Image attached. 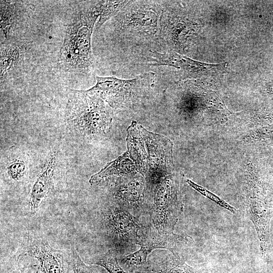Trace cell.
I'll list each match as a JSON object with an SVG mask.
<instances>
[{
  "label": "cell",
  "instance_id": "2",
  "mask_svg": "<svg viewBox=\"0 0 273 273\" xmlns=\"http://www.w3.org/2000/svg\"><path fill=\"white\" fill-rule=\"evenodd\" d=\"M66 116L68 123L82 134L105 133L111 127L110 109L102 98L88 90H71Z\"/></svg>",
  "mask_w": 273,
  "mask_h": 273
},
{
  "label": "cell",
  "instance_id": "21",
  "mask_svg": "<svg viewBox=\"0 0 273 273\" xmlns=\"http://www.w3.org/2000/svg\"><path fill=\"white\" fill-rule=\"evenodd\" d=\"M70 255L73 273H98L94 268L83 262L74 248L72 249Z\"/></svg>",
  "mask_w": 273,
  "mask_h": 273
},
{
  "label": "cell",
  "instance_id": "8",
  "mask_svg": "<svg viewBox=\"0 0 273 273\" xmlns=\"http://www.w3.org/2000/svg\"><path fill=\"white\" fill-rule=\"evenodd\" d=\"M29 256L38 262L35 273H68L71 268L70 255L52 247L44 240L32 243L19 257Z\"/></svg>",
  "mask_w": 273,
  "mask_h": 273
},
{
  "label": "cell",
  "instance_id": "1",
  "mask_svg": "<svg viewBox=\"0 0 273 273\" xmlns=\"http://www.w3.org/2000/svg\"><path fill=\"white\" fill-rule=\"evenodd\" d=\"M101 1L75 14L66 26L60 60L68 69L88 72L94 66L92 34L99 16Z\"/></svg>",
  "mask_w": 273,
  "mask_h": 273
},
{
  "label": "cell",
  "instance_id": "4",
  "mask_svg": "<svg viewBox=\"0 0 273 273\" xmlns=\"http://www.w3.org/2000/svg\"><path fill=\"white\" fill-rule=\"evenodd\" d=\"M178 184L174 175L164 177L158 183L149 210L148 225L160 233H172L183 210Z\"/></svg>",
  "mask_w": 273,
  "mask_h": 273
},
{
  "label": "cell",
  "instance_id": "20",
  "mask_svg": "<svg viewBox=\"0 0 273 273\" xmlns=\"http://www.w3.org/2000/svg\"><path fill=\"white\" fill-rule=\"evenodd\" d=\"M187 182L193 188L199 192L202 195L214 201L215 203L218 204L219 206L228 209L229 211H230L233 213H235L237 212V210L235 207H233L232 206L228 204L227 202H226L215 194H213L211 192L209 191L204 187L196 184L190 179H187Z\"/></svg>",
  "mask_w": 273,
  "mask_h": 273
},
{
  "label": "cell",
  "instance_id": "14",
  "mask_svg": "<svg viewBox=\"0 0 273 273\" xmlns=\"http://www.w3.org/2000/svg\"><path fill=\"white\" fill-rule=\"evenodd\" d=\"M129 156L128 153L125 152L115 160L108 163L100 171L90 177L89 184L92 186L96 185L112 176L134 174L138 170Z\"/></svg>",
  "mask_w": 273,
  "mask_h": 273
},
{
  "label": "cell",
  "instance_id": "9",
  "mask_svg": "<svg viewBox=\"0 0 273 273\" xmlns=\"http://www.w3.org/2000/svg\"><path fill=\"white\" fill-rule=\"evenodd\" d=\"M138 129L146 144L150 168L158 176H165L173 166L172 144L166 137L150 132L142 125Z\"/></svg>",
  "mask_w": 273,
  "mask_h": 273
},
{
  "label": "cell",
  "instance_id": "10",
  "mask_svg": "<svg viewBox=\"0 0 273 273\" xmlns=\"http://www.w3.org/2000/svg\"><path fill=\"white\" fill-rule=\"evenodd\" d=\"M152 65L168 66L180 69L190 75L196 76L222 69L223 64H209L197 61L175 52H152Z\"/></svg>",
  "mask_w": 273,
  "mask_h": 273
},
{
  "label": "cell",
  "instance_id": "7",
  "mask_svg": "<svg viewBox=\"0 0 273 273\" xmlns=\"http://www.w3.org/2000/svg\"><path fill=\"white\" fill-rule=\"evenodd\" d=\"M133 2L129 1L122 10L120 28L135 33L155 34L158 31L162 10L156 5Z\"/></svg>",
  "mask_w": 273,
  "mask_h": 273
},
{
  "label": "cell",
  "instance_id": "5",
  "mask_svg": "<svg viewBox=\"0 0 273 273\" xmlns=\"http://www.w3.org/2000/svg\"><path fill=\"white\" fill-rule=\"evenodd\" d=\"M155 74L147 72L130 79L114 76H97V83L88 91L105 100L111 107H120L136 102L154 83Z\"/></svg>",
  "mask_w": 273,
  "mask_h": 273
},
{
  "label": "cell",
  "instance_id": "3",
  "mask_svg": "<svg viewBox=\"0 0 273 273\" xmlns=\"http://www.w3.org/2000/svg\"><path fill=\"white\" fill-rule=\"evenodd\" d=\"M193 242L191 237L172 233L158 232L149 225L142 227L136 244L140 249L131 254L124 256L121 263L129 273H135L143 269L147 265L149 255L154 250L166 249L175 255L186 248Z\"/></svg>",
  "mask_w": 273,
  "mask_h": 273
},
{
  "label": "cell",
  "instance_id": "11",
  "mask_svg": "<svg viewBox=\"0 0 273 273\" xmlns=\"http://www.w3.org/2000/svg\"><path fill=\"white\" fill-rule=\"evenodd\" d=\"M136 273H200L188 265L178 255L156 252L148 259L146 266Z\"/></svg>",
  "mask_w": 273,
  "mask_h": 273
},
{
  "label": "cell",
  "instance_id": "13",
  "mask_svg": "<svg viewBox=\"0 0 273 273\" xmlns=\"http://www.w3.org/2000/svg\"><path fill=\"white\" fill-rule=\"evenodd\" d=\"M126 142L130 158L138 170L142 175H146L149 164L148 156L145 148L144 139L135 121H132L127 128Z\"/></svg>",
  "mask_w": 273,
  "mask_h": 273
},
{
  "label": "cell",
  "instance_id": "17",
  "mask_svg": "<svg viewBox=\"0 0 273 273\" xmlns=\"http://www.w3.org/2000/svg\"><path fill=\"white\" fill-rule=\"evenodd\" d=\"M17 13L18 11L14 4L1 1V27L6 36L17 20Z\"/></svg>",
  "mask_w": 273,
  "mask_h": 273
},
{
  "label": "cell",
  "instance_id": "15",
  "mask_svg": "<svg viewBox=\"0 0 273 273\" xmlns=\"http://www.w3.org/2000/svg\"><path fill=\"white\" fill-rule=\"evenodd\" d=\"M144 191L143 183L133 179L118 186L115 196L119 199V205L131 213L136 212L142 204Z\"/></svg>",
  "mask_w": 273,
  "mask_h": 273
},
{
  "label": "cell",
  "instance_id": "19",
  "mask_svg": "<svg viewBox=\"0 0 273 273\" xmlns=\"http://www.w3.org/2000/svg\"><path fill=\"white\" fill-rule=\"evenodd\" d=\"M20 53L18 48L9 46L3 48L1 56V74L3 76L18 62Z\"/></svg>",
  "mask_w": 273,
  "mask_h": 273
},
{
  "label": "cell",
  "instance_id": "6",
  "mask_svg": "<svg viewBox=\"0 0 273 273\" xmlns=\"http://www.w3.org/2000/svg\"><path fill=\"white\" fill-rule=\"evenodd\" d=\"M105 228L113 244L118 249L136 244L143 227L138 218L120 205L106 209L104 214Z\"/></svg>",
  "mask_w": 273,
  "mask_h": 273
},
{
  "label": "cell",
  "instance_id": "23",
  "mask_svg": "<svg viewBox=\"0 0 273 273\" xmlns=\"http://www.w3.org/2000/svg\"><path fill=\"white\" fill-rule=\"evenodd\" d=\"M32 266L20 263L18 259L13 263L8 265L1 273H33Z\"/></svg>",
  "mask_w": 273,
  "mask_h": 273
},
{
  "label": "cell",
  "instance_id": "16",
  "mask_svg": "<svg viewBox=\"0 0 273 273\" xmlns=\"http://www.w3.org/2000/svg\"><path fill=\"white\" fill-rule=\"evenodd\" d=\"M129 2V1H101L99 19L95 25V30L100 29L107 20L122 10Z\"/></svg>",
  "mask_w": 273,
  "mask_h": 273
},
{
  "label": "cell",
  "instance_id": "22",
  "mask_svg": "<svg viewBox=\"0 0 273 273\" xmlns=\"http://www.w3.org/2000/svg\"><path fill=\"white\" fill-rule=\"evenodd\" d=\"M26 169L25 164L21 161H15L7 167V173L11 178L19 180L24 176Z\"/></svg>",
  "mask_w": 273,
  "mask_h": 273
},
{
  "label": "cell",
  "instance_id": "18",
  "mask_svg": "<svg viewBox=\"0 0 273 273\" xmlns=\"http://www.w3.org/2000/svg\"><path fill=\"white\" fill-rule=\"evenodd\" d=\"M90 263L103 267L109 273H128L119 265L116 254L112 251L94 259Z\"/></svg>",
  "mask_w": 273,
  "mask_h": 273
},
{
  "label": "cell",
  "instance_id": "12",
  "mask_svg": "<svg viewBox=\"0 0 273 273\" xmlns=\"http://www.w3.org/2000/svg\"><path fill=\"white\" fill-rule=\"evenodd\" d=\"M56 165V157L53 154L46 161L34 180L29 199L30 210L32 213L35 214L37 211L41 202L51 190Z\"/></svg>",
  "mask_w": 273,
  "mask_h": 273
}]
</instances>
